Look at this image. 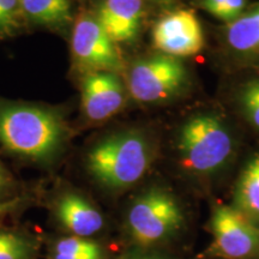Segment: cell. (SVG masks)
Masks as SVG:
<instances>
[{
  "instance_id": "ac0fdd59",
  "label": "cell",
  "mask_w": 259,
  "mask_h": 259,
  "mask_svg": "<svg viewBox=\"0 0 259 259\" xmlns=\"http://www.w3.org/2000/svg\"><path fill=\"white\" fill-rule=\"evenodd\" d=\"M54 253L77 255V257H85L93 259H102L101 247L92 240L80 236H69V238H63L53 248Z\"/></svg>"
},
{
  "instance_id": "d6986e66",
  "label": "cell",
  "mask_w": 259,
  "mask_h": 259,
  "mask_svg": "<svg viewBox=\"0 0 259 259\" xmlns=\"http://www.w3.org/2000/svg\"><path fill=\"white\" fill-rule=\"evenodd\" d=\"M24 22L21 0H0V40L15 35Z\"/></svg>"
},
{
  "instance_id": "e0dca14e",
  "label": "cell",
  "mask_w": 259,
  "mask_h": 259,
  "mask_svg": "<svg viewBox=\"0 0 259 259\" xmlns=\"http://www.w3.org/2000/svg\"><path fill=\"white\" fill-rule=\"evenodd\" d=\"M236 100L248 124L259 131V79H251L241 85Z\"/></svg>"
},
{
  "instance_id": "44dd1931",
  "label": "cell",
  "mask_w": 259,
  "mask_h": 259,
  "mask_svg": "<svg viewBox=\"0 0 259 259\" xmlns=\"http://www.w3.org/2000/svg\"><path fill=\"white\" fill-rule=\"evenodd\" d=\"M8 184H9L8 174H6L4 167L2 166V163H0V194H2L3 191L6 189Z\"/></svg>"
},
{
  "instance_id": "ba28073f",
  "label": "cell",
  "mask_w": 259,
  "mask_h": 259,
  "mask_svg": "<svg viewBox=\"0 0 259 259\" xmlns=\"http://www.w3.org/2000/svg\"><path fill=\"white\" fill-rule=\"evenodd\" d=\"M154 47L174 58L196 56L204 47V32L199 19L191 10L171 11L158 19L153 29Z\"/></svg>"
},
{
  "instance_id": "8992f818",
  "label": "cell",
  "mask_w": 259,
  "mask_h": 259,
  "mask_svg": "<svg viewBox=\"0 0 259 259\" xmlns=\"http://www.w3.org/2000/svg\"><path fill=\"white\" fill-rule=\"evenodd\" d=\"M71 53L73 63L83 74L90 72L124 71L120 51L108 34L103 30L95 15H80L72 29Z\"/></svg>"
},
{
  "instance_id": "cb8c5ba5",
  "label": "cell",
  "mask_w": 259,
  "mask_h": 259,
  "mask_svg": "<svg viewBox=\"0 0 259 259\" xmlns=\"http://www.w3.org/2000/svg\"><path fill=\"white\" fill-rule=\"evenodd\" d=\"M138 259H157V258H154V257H143V258H138Z\"/></svg>"
},
{
  "instance_id": "9a60e30c",
  "label": "cell",
  "mask_w": 259,
  "mask_h": 259,
  "mask_svg": "<svg viewBox=\"0 0 259 259\" xmlns=\"http://www.w3.org/2000/svg\"><path fill=\"white\" fill-rule=\"evenodd\" d=\"M193 4L226 24L236 21L247 9V0H193Z\"/></svg>"
},
{
  "instance_id": "5bb4252c",
  "label": "cell",
  "mask_w": 259,
  "mask_h": 259,
  "mask_svg": "<svg viewBox=\"0 0 259 259\" xmlns=\"http://www.w3.org/2000/svg\"><path fill=\"white\" fill-rule=\"evenodd\" d=\"M234 208L259 226V154L248 161L234 192Z\"/></svg>"
},
{
  "instance_id": "9c48e42d",
  "label": "cell",
  "mask_w": 259,
  "mask_h": 259,
  "mask_svg": "<svg viewBox=\"0 0 259 259\" xmlns=\"http://www.w3.org/2000/svg\"><path fill=\"white\" fill-rule=\"evenodd\" d=\"M127 88L120 74L90 72L80 80L82 112L90 121L100 122L118 114L127 100Z\"/></svg>"
},
{
  "instance_id": "8fae6325",
  "label": "cell",
  "mask_w": 259,
  "mask_h": 259,
  "mask_svg": "<svg viewBox=\"0 0 259 259\" xmlns=\"http://www.w3.org/2000/svg\"><path fill=\"white\" fill-rule=\"evenodd\" d=\"M57 218L74 236L87 238L101 231V212L84 197L73 192L64 193L56 205Z\"/></svg>"
},
{
  "instance_id": "277c9868",
  "label": "cell",
  "mask_w": 259,
  "mask_h": 259,
  "mask_svg": "<svg viewBox=\"0 0 259 259\" xmlns=\"http://www.w3.org/2000/svg\"><path fill=\"white\" fill-rule=\"evenodd\" d=\"M125 83L136 101L155 105L183 95L190 77L181 59L158 53L132 63L126 71Z\"/></svg>"
},
{
  "instance_id": "52a82bcc",
  "label": "cell",
  "mask_w": 259,
  "mask_h": 259,
  "mask_svg": "<svg viewBox=\"0 0 259 259\" xmlns=\"http://www.w3.org/2000/svg\"><path fill=\"white\" fill-rule=\"evenodd\" d=\"M211 251L220 257L246 259L259 255V226L234 206H216L211 216Z\"/></svg>"
},
{
  "instance_id": "4fadbf2b",
  "label": "cell",
  "mask_w": 259,
  "mask_h": 259,
  "mask_svg": "<svg viewBox=\"0 0 259 259\" xmlns=\"http://www.w3.org/2000/svg\"><path fill=\"white\" fill-rule=\"evenodd\" d=\"M25 22L51 29H64L72 22L71 0H21Z\"/></svg>"
},
{
  "instance_id": "603a6c76",
  "label": "cell",
  "mask_w": 259,
  "mask_h": 259,
  "mask_svg": "<svg viewBox=\"0 0 259 259\" xmlns=\"http://www.w3.org/2000/svg\"><path fill=\"white\" fill-rule=\"evenodd\" d=\"M149 2L154 3L157 5H169L170 3H173V0H149Z\"/></svg>"
},
{
  "instance_id": "6da1fadb",
  "label": "cell",
  "mask_w": 259,
  "mask_h": 259,
  "mask_svg": "<svg viewBox=\"0 0 259 259\" xmlns=\"http://www.w3.org/2000/svg\"><path fill=\"white\" fill-rule=\"evenodd\" d=\"M70 134L61 113L30 103L0 101V144L32 161H50Z\"/></svg>"
},
{
  "instance_id": "5b68a950",
  "label": "cell",
  "mask_w": 259,
  "mask_h": 259,
  "mask_svg": "<svg viewBox=\"0 0 259 259\" xmlns=\"http://www.w3.org/2000/svg\"><path fill=\"white\" fill-rule=\"evenodd\" d=\"M184 213L167 191L150 189L137 197L127 213L132 239L142 246L157 244L180 228Z\"/></svg>"
},
{
  "instance_id": "7c38bea8",
  "label": "cell",
  "mask_w": 259,
  "mask_h": 259,
  "mask_svg": "<svg viewBox=\"0 0 259 259\" xmlns=\"http://www.w3.org/2000/svg\"><path fill=\"white\" fill-rule=\"evenodd\" d=\"M226 46L241 59H259V3L225 28Z\"/></svg>"
},
{
  "instance_id": "7a4b0ae2",
  "label": "cell",
  "mask_w": 259,
  "mask_h": 259,
  "mask_svg": "<svg viewBox=\"0 0 259 259\" xmlns=\"http://www.w3.org/2000/svg\"><path fill=\"white\" fill-rule=\"evenodd\" d=\"M153 161V145L143 132L126 130L102 138L90 149L87 167L94 179L111 190L135 185Z\"/></svg>"
},
{
  "instance_id": "3957f363",
  "label": "cell",
  "mask_w": 259,
  "mask_h": 259,
  "mask_svg": "<svg viewBox=\"0 0 259 259\" xmlns=\"http://www.w3.org/2000/svg\"><path fill=\"white\" fill-rule=\"evenodd\" d=\"M183 166L200 176L221 169L234 153V138L221 116L199 113L184 122L178 135Z\"/></svg>"
},
{
  "instance_id": "ffe728a7",
  "label": "cell",
  "mask_w": 259,
  "mask_h": 259,
  "mask_svg": "<svg viewBox=\"0 0 259 259\" xmlns=\"http://www.w3.org/2000/svg\"><path fill=\"white\" fill-rule=\"evenodd\" d=\"M21 203V199L16 198L11 200H6V202H0V216H4L6 213L14 211Z\"/></svg>"
},
{
  "instance_id": "7402d4cb",
  "label": "cell",
  "mask_w": 259,
  "mask_h": 259,
  "mask_svg": "<svg viewBox=\"0 0 259 259\" xmlns=\"http://www.w3.org/2000/svg\"><path fill=\"white\" fill-rule=\"evenodd\" d=\"M52 259H93V258H85V257H77V255H69V254H61V253H54Z\"/></svg>"
},
{
  "instance_id": "30bf717a",
  "label": "cell",
  "mask_w": 259,
  "mask_h": 259,
  "mask_svg": "<svg viewBox=\"0 0 259 259\" xmlns=\"http://www.w3.org/2000/svg\"><path fill=\"white\" fill-rule=\"evenodd\" d=\"M95 17L115 44L138 37L144 18V0H102Z\"/></svg>"
},
{
  "instance_id": "2e32d148",
  "label": "cell",
  "mask_w": 259,
  "mask_h": 259,
  "mask_svg": "<svg viewBox=\"0 0 259 259\" xmlns=\"http://www.w3.org/2000/svg\"><path fill=\"white\" fill-rule=\"evenodd\" d=\"M34 242L27 236L11 232H0V259H32Z\"/></svg>"
}]
</instances>
